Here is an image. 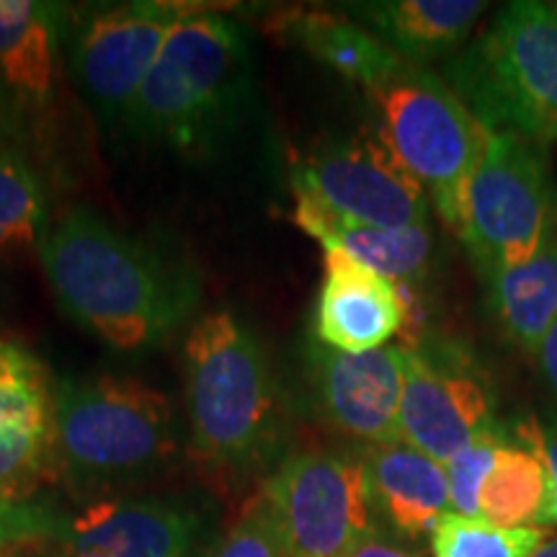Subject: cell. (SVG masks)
Wrapping results in <instances>:
<instances>
[{
    "mask_svg": "<svg viewBox=\"0 0 557 557\" xmlns=\"http://www.w3.org/2000/svg\"><path fill=\"white\" fill-rule=\"evenodd\" d=\"M248 86L246 32L225 13L197 9L165 39L127 124L137 135L201 156L238 122Z\"/></svg>",
    "mask_w": 557,
    "mask_h": 557,
    "instance_id": "obj_2",
    "label": "cell"
},
{
    "mask_svg": "<svg viewBox=\"0 0 557 557\" xmlns=\"http://www.w3.org/2000/svg\"><path fill=\"white\" fill-rule=\"evenodd\" d=\"M276 32L295 39L305 52L369 94L410 67L380 37L331 11H297L276 18Z\"/></svg>",
    "mask_w": 557,
    "mask_h": 557,
    "instance_id": "obj_20",
    "label": "cell"
},
{
    "mask_svg": "<svg viewBox=\"0 0 557 557\" xmlns=\"http://www.w3.org/2000/svg\"><path fill=\"white\" fill-rule=\"evenodd\" d=\"M45 225V194L32 165L0 137V250H26Z\"/></svg>",
    "mask_w": 557,
    "mask_h": 557,
    "instance_id": "obj_23",
    "label": "cell"
},
{
    "mask_svg": "<svg viewBox=\"0 0 557 557\" xmlns=\"http://www.w3.org/2000/svg\"><path fill=\"white\" fill-rule=\"evenodd\" d=\"M212 557H287L274 511L263 493L243 506L240 519Z\"/></svg>",
    "mask_w": 557,
    "mask_h": 557,
    "instance_id": "obj_26",
    "label": "cell"
},
{
    "mask_svg": "<svg viewBox=\"0 0 557 557\" xmlns=\"http://www.w3.org/2000/svg\"><path fill=\"white\" fill-rule=\"evenodd\" d=\"M483 282L504 336L521 351H537L540 341L557 320V230L537 256Z\"/></svg>",
    "mask_w": 557,
    "mask_h": 557,
    "instance_id": "obj_21",
    "label": "cell"
},
{
    "mask_svg": "<svg viewBox=\"0 0 557 557\" xmlns=\"http://www.w3.org/2000/svg\"><path fill=\"white\" fill-rule=\"evenodd\" d=\"M534 423L524 444H500L496 465L480 491V517L496 527H545L549 485Z\"/></svg>",
    "mask_w": 557,
    "mask_h": 557,
    "instance_id": "obj_22",
    "label": "cell"
},
{
    "mask_svg": "<svg viewBox=\"0 0 557 557\" xmlns=\"http://www.w3.org/2000/svg\"><path fill=\"white\" fill-rule=\"evenodd\" d=\"M186 400L201 459L240 468L259 455L274 416V382L259 341L230 312H209L186 338Z\"/></svg>",
    "mask_w": 557,
    "mask_h": 557,
    "instance_id": "obj_4",
    "label": "cell"
},
{
    "mask_svg": "<svg viewBox=\"0 0 557 557\" xmlns=\"http://www.w3.org/2000/svg\"><path fill=\"white\" fill-rule=\"evenodd\" d=\"M346 557H416V555L406 553V549L387 545V542H382L377 537H369V540L361 542L359 547H354Z\"/></svg>",
    "mask_w": 557,
    "mask_h": 557,
    "instance_id": "obj_30",
    "label": "cell"
},
{
    "mask_svg": "<svg viewBox=\"0 0 557 557\" xmlns=\"http://www.w3.org/2000/svg\"><path fill=\"white\" fill-rule=\"evenodd\" d=\"M261 493L274 511L287 557H346L374 537L361 459L302 451L289 457Z\"/></svg>",
    "mask_w": 557,
    "mask_h": 557,
    "instance_id": "obj_8",
    "label": "cell"
},
{
    "mask_svg": "<svg viewBox=\"0 0 557 557\" xmlns=\"http://www.w3.org/2000/svg\"><path fill=\"white\" fill-rule=\"evenodd\" d=\"M545 537L540 527L506 529L449 511L431 532V549L434 557H532Z\"/></svg>",
    "mask_w": 557,
    "mask_h": 557,
    "instance_id": "obj_24",
    "label": "cell"
},
{
    "mask_svg": "<svg viewBox=\"0 0 557 557\" xmlns=\"http://www.w3.org/2000/svg\"><path fill=\"white\" fill-rule=\"evenodd\" d=\"M58 9L0 0V116L9 127H37L58 96Z\"/></svg>",
    "mask_w": 557,
    "mask_h": 557,
    "instance_id": "obj_15",
    "label": "cell"
},
{
    "mask_svg": "<svg viewBox=\"0 0 557 557\" xmlns=\"http://www.w3.org/2000/svg\"><path fill=\"white\" fill-rule=\"evenodd\" d=\"M506 436L493 426L485 434L472 438L455 457L444 465L449 483V506L462 517H480V491H483L487 475H491L496 455Z\"/></svg>",
    "mask_w": 557,
    "mask_h": 557,
    "instance_id": "obj_25",
    "label": "cell"
},
{
    "mask_svg": "<svg viewBox=\"0 0 557 557\" xmlns=\"http://www.w3.org/2000/svg\"><path fill=\"white\" fill-rule=\"evenodd\" d=\"M534 431H537V444L542 449V457H545L549 485L545 527H557V426L549 423L547 429H540L537 423H534Z\"/></svg>",
    "mask_w": 557,
    "mask_h": 557,
    "instance_id": "obj_27",
    "label": "cell"
},
{
    "mask_svg": "<svg viewBox=\"0 0 557 557\" xmlns=\"http://www.w3.org/2000/svg\"><path fill=\"white\" fill-rule=\"evenodd\" d=\"M532 557H557V537L542 542V545L534 549Z\"/></svg>",
    "mask_w": 557,
    "mask_h": 557,
    "instance_id": "obj_31",
    "label": "cell"
},
{
    "mask_svg": "<svg viewBox=\"0 0 557 557\" xmlns=\"http://www.w3.org/2000/svg\"><path fill=\"white\" fill-rule=\"evenodd\" d=\"M292 189L308 191L341 218L367 225H429L426 191L389 150L380 129L320 145L295 169Z\"/></svg>",
    "mask_w": 557,
    "mask_h": 557,
    "instance_id": "obj_9",
    "label": "cell"
},
{
    "mask_svg": "<svg viewBox=\"0 0 557 557\" xmlns=\"http://www.w3.org/2000/svg\"><path fill=\"white\" fill-rule=\"evenodd\" d=\"M201 521L165 500H107L67 527L75 557H197Z\"/></svg>",
    "mask_w": 557,
    "mask_h": 557,
    "instance_id": "obj_16",
    "label": "cell"
},
{
    "mask_svg": "<svg viewBox=\"0 0 557 557\" xmlns=\"http://www.w3.org/2000/svg\"><path fill=\"white\" fill-rule=\"evenodd\" d=\"M555 230L557 186L545 143L513 132H487L457 233L480 276L527 263Z\"/></svg>",
    "mask_w": 557,
    "mask_h": 557,
    "instance_id": "obj_7",
    "label": "cell"
},
{
    "mask_svg": "<svg viewBox=\"0 0 557 557\" xmlns=\"http://www.w3.org/2000/svg\"><path fill=\"white\" fill-rule=\"evenodd\" d=\"M372 99L380 114L377 129L389 150L423 186L438 218L459 233L487 129L447 81L413 65L372 90Z\"/></svg>",
    "mask_w": 557,
    "mask_h": 557,
    "instance_id": "obj_6",
    "label": "cell"
},
{
    "mask_svg": "<svg viewBox=\"0 0 557 557\" xmlns=\"http://www.w3.org/2000/svg\"><path fill=\"white\" fill-rule=\"evenodd\" d=\"M176 447L171 403L137 380L62 382L54 462L78 483H114L156 470Z\"/></svg>",
    "mask_w": 557,
    "mask_h": 557,
    "instance_id": "obj_5",
    "label": "cell"
},
{
    "mask_svg": "<svg viewBox=\"0 0 557 557\" xmlns=\"http://www.w3.org/2000/svg\"><path fill=\"white\" fill-rule=\"evenodd\" d=\"M39 250L62 308L116 351L163 344L197 302L194 278L86 207L65 209Z\"/></svg>",
    "mask_w": 557,
    "mask_h": 557,
    "instance_id": "obj_1",
    "label": "cell"
},
{
    "mask_svg": "<svg viewBox=\"0 0 557 557\" xmlns=\"http://www.w3.org/2000/svg\"><path fill=\"white\" fill-rule=\"evenodd\" d=\"M312 377L325 421L369 447L400 442V400L406 348L382 346L346 354L318 344Z\"/></svg>",
    "mask_w": 557,
    "mask_h": 557,
    "instance_id": "obj_12",
    "label": "cell"
},
{
    "mask_svg": "<svg viewBox=\"0 0 557 557\" xmlns=\"http://www.w3.org/2000/svg\"><path fill=\"white\" fill-rule=\"evenodd\" d=\"M406 348V346H403ZM485 387L462 369L406 348L400 442L447 465L472 438L493 429Z\"/></svg>",
    "mask_w": 557,
    "mask_h": 557,
    "instance_id": "obj_13",
    "label": "cell"
},
{
    "mask_svg": "<svg viewBox=\"0 0 557 557\" xmlns=\"http://www.w3.org/2000/svg\"><path fill=\"white\" fill-rule=\"evenodd\" d=\"M0 557H75V555L45 537H29V540L11 542V545H3L0 547Z\"/></svg>",
    "mask_w": 557,
    "mask_h": 557,
    "instance_id": "obj_28",
    "label": "cell"
},
{
    "mask_svg": "<svg viewBox=\"0 0 557 557\" xmlns=\"http://www.w3.org/2000/svg\"><path fill=\"white\" fill-rule=\"evenodd\" d=\"M408 320L406 289L344 250L325 248V278L318 295V344L346 354L387 346Z\"/></svg>",
    "mask_w": 557,
    "mask_h": 557,
    "instance_id": "obj_14",
    "label": "cell"
},
{
    "mask_svg": "<svg viewBox=\"0 0 557 557\" xmlns=\"http://www.w3.org/2000/svg\"><path fill=\"white\" fill-rule=\"evenodd\" d=\"M199 5L137 0L83 21L73 45L75 78L109 122H129L139 88L171 32Z\"/></svg>",
    "mask_w": 557,
    "mask_h": 557,
    "instance_id": "obj_10",
    "label": "cell"
},
{
    "mask_svg": "<svg viewBox=\"0 0 557 557\" xmlns=\"http://www.w3.org/2000/svg\"><path fill=\"white\" fill-rule=\"evenodd\" d=\"M295 191V222L323 248L344 250L354 261L377 271L395 284L418 282L431 263L429 225L380 227L341 218L308 191Z\"/></svg>",
    "mask_w": 557,
    "mask_h": 557,
    "instance_id": "obj_18",
    "label": "cell"
},
{
    "mask_svg": "<svg viewBox=\"0 0 557 557\" xmlns=\"http://www.w3.org/2000/svg\"><path fill=\"white\" fill-rule=\"evenodd\" d=\"M447 81L487 132L557 139V11L506 3L447 62Z\"/></svg>",
    "mask_w": 557,
    "mask_h": 557,
    "instance_id": "obj_3",
    "label": "cell"
},
{
    "mask_svg": "<svg viewBox=\"0 0 557 557\" xmlns=\"http://www.w3.org/2000/svg\"><path fill=\"white\" fill-rule=\"evenodd\" d=\"M50 372L29 348L0 341V506L29 498L54 465Z\"/></svg>",
    "mask_w": 557,
    "mask_h": 557,
    "instance_id": "obj_11",
    "label": "cell"
},
{
    "mask_svg": "<svg viewBox=\"0 0 557 557\" xmlns=\"http://www.w3.org/2000/svg\"><path fill=\"white\" fill-rule=\"evenodd\" d=\"M354 16L367 21L380 37L408 65L447 58L459 52L470 39L487 3L480 0H380V3L351 5Z\"/></svg>",
    "mask_w": 557,
    "mask_h": 557,
    "instance_id": "obj_19",
    "label": "cell"
},
{
    "mask_svg": "<svg viewBox=\"0 0 557 557\" xmlns=\"http://www.w3.org/2000/svg\"><path fill=\"white\" fill-rule=\"evenodd\" d=\"M534 357H537V367H540L542 377H545L547 387L553 389V395L557 398V320L553 323V329L545 333V338L540 341Z\"/></svg>",
    "mask_w": 557,
    "mask_h": 557,
    "instance_id": "obj_29",
    "label": "cell"
},
{
    "mask_svg": "<svg viewBox=\"0 0 557 557\" xmlns=\"http://www.w3.org/2000/svg\"><path fill=\"white\" fill-rule=\"evenodd\" d=\"M361 459L374 511L406 537H423L449 513V483L444 465L408 444L367 447Z\"/></svg>",
    "mask_w": 557,
    "mask_h": 557,
    "instance_id": "obj_17",
    "label": "cell"
}]
</instances>
